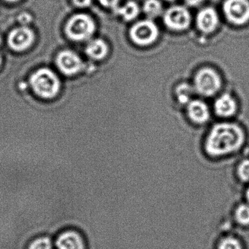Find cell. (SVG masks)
Segmentation results:
<instances>
[{"instance_id":"cell-1","label":"cell","mask_w":249,"mask_h":249,"mask_svg":"<svg viewBox=\"0 0 249 249\" xmlns=\"http://www.w3.org/2000/svg\"><path fill=\"white\" fill-rule=\"evenodd\" d=\"M245 142L246 134L238 124H217L205 139L204 151L212 160H220L238 152Z\"/></svg>"},{"instance_id":"cell-2","label":"cell","mask_w":249,"mask_h":249,"mask_svg":"<svg viewBox=\"0 0 249 249\" xmlns=\"http://www.w3.org/2000/svg\"><path fill=\"white\" fill-rule=\"evenodd\" d=\"M30 84L37 95L46 99L54 97L60 89L59 78L47 68H42L33 73L30 78Z\"/></svg>"},{"instance_id":"cell-3","label":"cell","mask_w":249,"mask_h":249,"mask_svg":"<svg viewBox=\"0 0 249 249\" xmlns=\"http://www.w3.org/2000/svg\"><path fill=\"white\" fill-rule=\"evenodd\" d=\"M95 24L91 17L86 14H78L68 21L65 27L67 36L75 41L88 40L94 34Z\"/></svg>"},{"instance_id":"cell-4","label":"cell","mask_w":249,"mask_h":249,"mask_svg":"<svg viewBox=\"0 0 249 249\" xmlns=\"http://www.w3.org/2000/svg\"><path fill=\"white\" fill-rule=\"evenodd\" d=\"M194 84V88L198 94L204 97H211L221 89V77L213 68H202L195 75Z\"/></svg>"},{"instance_id":"cell-5","label":"cell","mask_w":249,"mask_h":249,"mask_svg":"<svg viewBox=\"0 0 249 249\" xmlns=\"http://www.w3.org/2000/svg\"><path fill=\"white\" fill-rule=\"evenodd\" d=\"M129 37L132 41L138 46H149L158 38L159 29L152 20H142L135 23L131 27Z\"/></svg>"},{"instance_id":"cell-6","label":"cell","mask_w":249,"mask_h":249,"mask_svg":"<svg viewBox=\"0 0 249 249\" xmlns=\"http://www.w3.org/2000/svg\"><path fill=\"white\" fill-rule=\"evenodd\" d=\"M223 11L227 19L236 26L249 22V0H225Z\"/></svg>"},{"instance_id":"cell-7","label":"cell","mask_w":249,"mask_h":249,"mask_svg":"<svg viewBox=\"0 0 249 249\" xmlns=\"http://www.w3.org/2000/svg\"><path fill=\"white\" fill-rule=\"evenodd\" d=\"M192 21L190 13L186 8L176 5L164 12V23L167 27L174 31L186 30Z\"/></svg>"},{"instance_id":"cell-8","label":"cell","mask_w":249,"mask_h":249,"mask_svg":"<svg viewBox=\"0 0 249 249\" xmlns=\"http://www.w3.org/2000/svg\"><path fill=\"white\" fill-rule=\"evenodd\" d=\"M35 40L33 30L26 26L14 29L8 36V45L13 50L21 52L28 49Z\"/></svg>"},{"instance_id":"cell-9","label":"cell","mask_w":249,"mask_h":249,"mask_svg":"<svg viewBox=\"0 0 249 249\" xmlns=\"http://www.w3.org/2000/svg\"><path fill=\"white\" fill-rule=\"evenodd\" d=\"M56 65L59 69L67 75H75L83 68L81 58L71 51L60 52L56 58Z\"/></svg>"},{"instance_id":"cell-10","label":"cell","mask_w":249,"mask_h":249,"mask_svg":"<svg viewBox=\"0 0 249 249\" xmlns=\"http://www.w3.org/2000/svg\"><path fill=\"white\" fill-rule=\"evenodd\" d=\"M218 23V14L213 8H203L196 15V27L202 33H212L216 30Z\"/></svg>"},{"instance_id":"cell-11","label":"cell","mask_w":249,"mask_h":249,"mask_svg":"<svg viewBox=\"0 0 249 249\" xmlns=\"http://www.w3.org/2000/svg\"><path fill=\"white\" fill-rule=\"evenodd\" d=\"M56 246L57 249H86L84 239L73 230L61 233L56 239Z\"/></svg>"},{"instance_id":"cell-12","label":"cell","mask_w":249,"mask_h":249,"mask_svg":"<svg viewBox=\"0 0 249 249\" xmlns=\"http://www.w3.org/2000/svg\"><path fill=\"white\" fill-rule=\"evenodd\" d=\"M187 114L195 123L204 124L209 119L210 110L202 100H191L187 104Z\"/></svg>"},{"instance_id":"cell-13","label":"cell","mask_w":249,"mask_h":249,"mask_svg":"<svg viewBox=\"0 0 249 249\" xmlns=\"http://www.w3.org/2000/svg\"><path fill=\"white\" fill-rule=\"evenodd\" d=\"M215 113L221 117H230L237 110V103L230 94H224L216 99L214 103Z\"/></svg>"},{"instance_id":"cell-14","label":"cell","mask_w":249,"mask_h":249,"mask_svg":"<svg viewBox=\"0 0 249 249\" xmlns=\"http://www.w3.org/2000/svg\"><path fill=\"white\" fill-rule=\"evenodd\" d=\"M233 224L240 228L249 227V203L243 201L234 205L231 213Z\"/></svg>"},{"instance_id":"cell-15","label":"cell","mask_w":249,"mask_h":249,"mask_svg":"<svg viewBox=\"0 0 249 249\" xmlns=\"http://www.w3.org/2000/svg\"><path fill=\"white\" fill-rule=\"evenodd\" d=\"M214 249H246V247L238 236L233 233L226 232L217 238Z\"/></svg>"},{"instance_id":"cell-16","label":"cell","mask_w":249,"mask_h":249,"mask_svg":"<svg viewBox=\"0 0 249 249\" xmlns=\"http://www.w3.org/2000/svg\"><path fill=\"white\" fill-rule=\"evenodd\" d=\"M86 52L91 59L101 60L107 56L108 53V46L104 40L95 39L89 43Z\"/></svg>"},{"instance_id":"cell-17","label":"cell","mask_w":249,"mask_h":249,"mask_svg":"<svg viewBox=\"0 0 249 249\" xmlns=\"http://www.w3.org/2000/svg\"><path fill=\"white\" fill-rule=\"evenodd\" d=\"M118 15L122 17L124 21H130L135 19L140 14V7L133 1H129L122 7L115 9Z\"/></svg>"},{"instance_id":"cell-18","label":"cell","mask_w":249,"mask_h":249,"mask_svg":"<svg viewBox=\"0 0 249 249\" xmlns=\"http://www.w3.org/2000/svg\"><path fill=\"white\" fill-rule=\"evenodd\" d=\"M234 176L240 183L249 184V158L240 160L234 168Z\"/></svg>"},{"instance_id":"cell-19","label":"cell","mask_w":249,"mask_h":249,"mask_svg":"<svg viewBox=\"0 0 249 249\" xmlns=\"http://www.w3.org/2000/svg\"><path fill=\"white\" fill-rule=\"evenodd\" d=\"M142 10L149 18H157L163 12L162 5L159 0H146L144 2Z\"/></svg>"},{"instance_id":"cell-20","label":"cell","mask_w":249,"mask_h":249,"mask_svg":"<svg viewBox=\"0 0 249 249\" xmlns=\"http://www.w3.org/2000/svg\"><path fill=\"white\" fill-rule=\"evenodd\" d=\"M193 89L189 84H182L176 89V96L181 104H188L191 101Z\"/></svg>"},{"instance_id":"cell-21","label":"cell","mask_w":249,"mask_h":249,"mask_svg":"<svg viewBox=\"0 0 249 249\" xmlns=\"http://www.w3.org/2000/svg\"><path fill=\"white\" fill-rule=\"evenodd\" d=\"M52 242L50 238L47 237H37L33 240L28 249H52Z\"/></svg>"},{"instance_id":"cell-22","label":"cell","mask_w":249,"mask_h":249,"mask_svg":"<svg viewBox=\"0 0 249 249\" xmlns=\"http://www.w3.org/2000/svg\"><path fill=\"white\" fill-rule=\"evenodd\" d=\"M100 3L106 8H113L116 9L119 7L121 0H99Z\"/></svg>"},{"instance_id":"cell-23","label":"cell","mask_w":249,"mask_h":249,"mask_svg":"<svg viewBox=\"0 0 249 249\" xmlns=\"http://www.w3.org/2000/svg\"><path fill=\"white\" fill-rule=\"evenodd\" d=\"M32 18L30 17V14H21V15L18 17V21L21 24H29L31 21Z\"/></svg>"},{"instance_id":"cell-24","label":"cell","mask_w":249,"mask_h":249,"mask_svg":"<svg viewBox=\"0 0 249 249\" xmlns=\"http://www.w3.org/2000/svg\"><path fill=\"white\" fill-rule=\"evenodd\" d=\"M72 1L75 5L81 8L89 6L91 2V0H72Z\"/></svg>"},{"instance_id":"cell-25","label":"cell","mask_w":249,"mask_h":249,"mask_svg":"<svg viewBox=\"0 0 249 249\" xmlns=\"http://www.w3.org/2000/svg\"><path fill=\"white\" fill-rule=\"evenodd\" d=\"M204 0H185V2L191 7H196L202 4Z\"/></svg>"},{"instance_id":"cell-26","label":"cell","mask_w":249,"mask_h":249,"mask_svg":"<svg viewBox=\"0 0 249 249\" xmlns=\"http://www.w3.org/2000/svg\"><path fill=\"white\" fill-rule=\"evenodd\" d=\"M246 191H245V201L249 203V184L246 185Z\"/></svg>"},{"instance_id":"cell-27","label":"cell","mask_w":249,"mask_h":249,"mask_svg":"<svg viewBox=\"0 0 249 249\" xmlns=\"http://www.w3.org/2000/svg\"><path fill=\"white\" fill-rule=\"evenodd\" d=\"M6 1H8V2H18V1H19V0H6Z\"/></svg>"},{"instance_id":"cell-28","label":"cell","mask_w":249,"mask_h":249,"mask_svg":"<svg viewBox=\"0 0 249 249\" xmlns=\"http://www.w3.org/2000/svg\"><path fill=\"white\" fill-rule=\"evenodd\" d=\"M167 1H169V2H173V1H175V0H167Z\"/></svg>"},{"instance_id":"cell-29","label":"cell","mask_w":249,"mask_h":249,"mask_svg":"<svg viewBox=\"0 0 249 249\" xmlns=\"http://www.w3.org/2000/svg\"><path fill=\"white\" fill-rule=\"evenodd\" d=\"M1 61L2 60H1V56H0V65H1Z\"/></svg>"}]
</instances>
